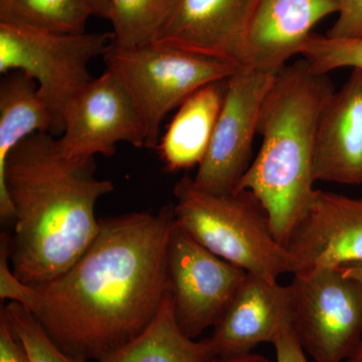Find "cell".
Returning a JSON list of instances; mask_svg holds the SVG:
<instances>
[{"instance_id":"cell-1","label":"cell","mask_w":362,"mask_h":362,"mask_svg":"<svg viewBox=\"0 0 362 362\" xmlns=\"http://www.w3.org/2000/svg\"><path fill=\"white\" fill-rule=\"evenodd\" d=\"M173 207L100 220L87 251L61 276L28 286L14 277L0 237V298L23 305L78 361H99L148 327L169 291Z\"/></svg>"},{"instance_id":"cell-2","label":"cell","mask_w":362,"mask_h":362,"mask_svg":"<svg viewBox=\"0 0 362 362\" xmlns=\"http://www.w3.org/2000/svg\"><path fill=\"white\" fill-rule=\"evenodd\" d=\"M114 183L96 177L95 158L62 154L51 133H35L9 154L0 175V216L14 221L9 264L28 286L44 284L71 268L96 239L95 209Z\"/></svg>"},{"instance_id":"cell-3","label":"cell","mask_w":362,"mask_h":362,"mask_svg":"<svg viewBox=\"0 0 362 362\" xmlns=\"http://www.w3.org/2000/svg\"><path fill=\"white\" fill-rule=\"evenodd\" d=\"M334 92L330 78L302 59L276 74L262 105L261 147L235 190H249L259 199L284 247L315 194L319 122Z\"/></svg>"},{"instance_id":"cell-4","label":"cell","mask_w":362,"mask_h":362,"mask_svg":"<svg viewBox=\"0 0 362 362\" xmlns=\"http://www.w3.org/2000/svg\"><path fill=\"white\" fill-rule=\"evenodd\" d=\"M173 194L175 223L209 251L270 282L293 273L266 209L249 190L214 194L187 175L176 182Z\"/></svg>"},{"instance_id":"cell-5","label":"cell","mask_w":362,"mask_h":362,"mask_svg":"<svg viewBox=\"0 0 362 362\" xmlns=\"http://www.w3.org/2000/svg\"><path fill=\"white\" fill-rule=\"evenodd\" d=\"M103 59L134 100L144 124L145 147L150 149L158 146L160 126L169 112L197 90L223 82L242 68L228 59L157 42L135 47L111 42Z\"/></svg>"},{"instance_id":"cell-6","label":"cell","mask_w":362,"mask_h":362,"mask_svg":"<svg viewBox=\"0 0 362 362\" xmlns=\"http://www.w3.org/2000/svg\"><path fill=\"white\" fill-rule=\"evenodd\" d=\"M112 33H57L0 23V73L21 71L39 86L59 134L66 105L93 80L89 64L103 57Z\"/></svg>"},{"instance_id":"cell-7","label":"cell","mask_w":362,"mask_h":362,"mask_svg":"<svg viewBox=\"0 0 362 362\" xmlns=\"http://www.w3.org/2000/svg\"><path fill=\"white\" fill-rule=\"evenodd\" d=\"M293 330L315 362L346 361L362 343V284L338 269L294 274Z\"/></svg>"},{"instance_id":"cell-8","label":"cell","mask_w":362,"mask_h":362,"mask_svg":"<svg viewBox=\"0 0 362 362\" xmlns=\"http://www.w3.org/2000/svg\"><path fill=\"white\" fill-rule=\"evenodd\" d=\"M168 273L176 322L192 339L218 323L247 275L199 244L175 220L169 237Z\"/></svg>"},{"instance_id":"cell-9","label":"cell","mask_w":362,"mask_h":362,"mask_svg":"<svg viewBox=\"0 0 362 362\" xmlns=\"http://www.w3.org/2000/svg\"><path fill=\"white\" fill-rule=\"evenodd\" d=\"M64 130L57 138L63 156L75 160L110 157L117 144L146 146L144 124L133 98L113 71L106 69L66 105Z\"/></svg>"},{"instance_id":"cell-10","label":"cell","mask_w":362,"mask_h":362,"mask_svg":"<svg viewBox=\"0 0 362 362\" xmlns=\"http://www.w3.org/2000/svg\"><path fill=\"white\" fill-rule=\"evenodd\" d=\"M275 75L242 66L226 81L223 104L204 160L194 177L214 194L235 192L251 165L262 105Z\"/></svg>"},{"instance_id":"cell-11","label":"cell","mask_w":362,"mask_h":362,"mask_svg":"<svg viewBox=\"0 0 362 362\" xmlns=\"http://www.w3.org/2000/svg\"><path fill=\"white\" fill-rule=\"evenodd\" d=\"M285 247L293 275L362 265V199L316 189Z\"/></svg>"},{"instance_id":"cell-12","label":"cell","mask_w":362,"mask_h":362,"mask_svg":"<svg viewBox=\"0 0 362 362\" xmlns=\"http://www.w3.org/2000/svg\"><path fill=\"white\" fill-rule=\"evenodd\" d=\"M258 0H180L154 42L243 66Z\"/></svg>"},{"instance_id":"cell-13","label":"cell","mask_w":362,"mask_h":362,"mask_svg":"<svg viewBox=\"0 0 362 362\" xmlns=\"http://www.w3.org/2000/svg\"><path fill=\"white\" fill-rule=\"evenodd\" d=\"M338 9V0H258L243 66L276 75L301 54L317 23Z\"/></svg>"},{"instance_id":"cell-14","label":"cell","mask_w":362,"mask_h":362,"mask_svg":"<svg viewBox=\"0 0 362 362\" xmlns=\"http://www.w3.org/2000/svg\"><path fill=\"white\" fill-rule=\"evenodd\" d=\"M289 323V286L247 274L209 339L216 356L249 354L261 343L273 344Z\"/></svg>"},{"instance_id":"cell-15","label":"cell","mask_w":362,"mask_h":362,"mask_svg":"<svg viewBox=\"0 0 362 362\" xmlns=\"http://www.w3.org/2000/svg\"><path fill=\"white\" fill-rule=\"evenodd\" d=\"M314 175L316 181L362 185V69H354L324 107Z\"/></svg>"},{"instance_id":"cell-16","label":"cell","mask_w":362,"mask_h":362,"mask_svg":"<svg viewBox=\"0 0 362 362\" xmlns=\"http://www.w3.org/2000/svg\"><path fill=\"white\" fill-rule=\"evenodd\" d=\"M226 81L202 88L178 107L157 150L170 173L199 168L204 160L223 104Z\"/></svg>"},{"instance_id":"cell-17","label":"cell","mask_w":362,"mask_h":362,"mask_svg":"<svg viewBox=\"0 0 362 362\" xmlns=\"http://www.w3.org/2000/svg\"><path fill=\"white\" fill-rule=\"evenodd\" d=\"M40 132L59 134L51 107L35 80L23 71H9L0 83V175L11 151Z\"/></svg>"},{"instance_id":"cell-18","label":"cell","mask_w":362,"mask_h":362,"mask_svg":"<svg viewBox=\"0 0 362 362\" xmlns=\"http://www.w3.org/2000/svg\"><path fill=\"white\" fill-rule=\"evenodd\" d=\"M214 357L209 338L197 341L180 330L169 289L148 327L97 362H211Z\"/></svg>"},{"instance_id":"cell-19","label":"cell","mask_w":362,"mask_h":362,"mask_svg":"<svg viewBox=\"0 0 362 362\" xmlns=\"http://www.w3.org/2000/svg\"><path fill=\"white\" fill-rule=\"evenodd\" d=\"M93 16L85 0H0V23L42 32L85 33Z\"/></svg>"},{"instance_id":"cell-20","label":"cell","mask_w":362,"mask_h":362,"mask_svg":"<svg viewBox=\"0 0 362 362\" xmlns=\"http://www.w3.org/2000/svg\"><path fill=\"white\" fill-rule=\"evenodd\" d=\"M180 0H109L113 44L135 47L151 44L173 16Z\"/></svg>"},{"instance_id":"cell-21","label":"cell","mask_w":362,"mask_h":362,"mask_svg":"<svg viewBox=\"0 0 362 362\" xmlns=\"http://www.w3.org/2000/svg\"><path fill=\"white\" fill-rule=\"evenodd\" d=\"M4 316L25 349L28 362H82L59 349L44 327L23 305L11 301L2 306Z\"/></svg>"},{"instance_id":"cell-22","label":"cell","mask_w":362,"mask_h":362,"mask_svg":"<svg viewBox=\"0 0 362 362\" xmlns=\"http://www.w3.org/2000/svg\"><path fill=\"white\" fill-rule=\"evenodd\" d=\"M300 54L314 71L326 75L340 68L362 69V37L331 39L312 35Z\"/></svg>"},{"instance_id":"cell-23","label":"cell","mask_w":362,"mask_h":362,"mask_svg":"<svg viewBox=\"0 0 362 362\" xmlns=\"http://www.w3.org/2000/svg\"><path fill=\"white\" fill-rule=\"evenodd\" d=\"M337 20L326 33L331 39L362 37V0H338Z\"/></svg>"},{"instance_id":"cell-24","label":"cell","mask_w":362,"mask_h":362,"mask_svg":"<svg viewBox=\"0 0 362 362\" xmlns=\"http://www.w3.org/2000/svg\"><path fill=\"white\" fill-rule=\"evenodd\" d=\"M273 345L275 346L277 362H309L291 323L283 328Z\"/></svg>"},{"instance_id":"cell-25","label":"cell","mask_w":362,"mask_h":362,"mask_svg":"<svg viewBox=\"0 0 362 362\" xmlns=\"http://www.w3.org/2000/svg\"><path fill=\"white\" fill-rule=\"evenodd\" d=\"M0 362H28L23 345L0 314Z\"/></svg>"},{"instance_id":"cell-26","label":"cell","mask_w":362,"mask_h":362,"mask_svg":"<svg viewBox=\"0 0 362 362\" xmlns=\"http://www.w3.org/2000/svg\"><path fill=\"white\" fill-rule=\"evenodd\" d=\"M211 362H270L266 357L259 354H237V356H216Z\"/></svg>"},{"instance_id":"cell-27","label":"cell","mask_w":362,"mask_h":362,"mask_svg":"<svg viewBox=\"0 0 362 362\" xmlns=\"http://www.w3.org/2000/svg\"><path fill=\"white\" fill-rule=\"evenodd\" d=\"M85 1L92 9L93 14L95 16L109 20V14H110L109 0H85Z\"/></svg>"},{"instance_id":"cell-28","label":"cell","mask_w":362,"mask_h":362,"mask_svg":"<svg viewBox=\"0 0 362 362\" xmlns=\"http://www.w3.org/2000/svg\"><path fill=\"white\" fill-rule=\"evenodd\" d=\"M347 277L356 279L362 284V265H354L345 267V268L338 269Z\"/></svg>"},{"instance_id":"cell-29","label":"cell","mask_w":362,"mask_h":362,"mask_svg":"<svg viewBox=\"0 0 362 362\" xmlns=\"http://www.w3.org/2000/svg\"><path fill=\"white\" fill-rule=\"evenodd\" d=\"M345 362H362V343L356 351Z\"/></svg>"}]
</instances>
